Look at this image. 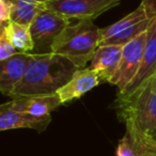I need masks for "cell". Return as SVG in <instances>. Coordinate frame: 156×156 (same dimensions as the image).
<instances>
[{"mask_svg":"<svg viewBox=\"0 0 156 156\" xmlns=\"http://www.w3.org/2000/svg\"><path fill=\"white\" fill-rule=\"evenodd\" d=\"M77 69L64 57L52 52L33 54L26 74L14 89L11 98L55 93L71 79Z\"/></svg>","mask_w":156,"mask_h":156,"instance_id":"obj_1","label":"cell"},{"mask_svg":"<svg viewBox=\"0 0 156 156\" xmlns=\"http://www.w3.org/2000/svg\"><path fill=\"white\" fill-rule=\"evenodd\" d=\"M100 42V28L94 20H83L69 25L54 41L51 52L64 57L77 69H85L92 60Z\"/></svg>","mask_w":156,"mask_h":156,"instance_id":"obj_2","label":"cell"},{"mask_svg":"<svg viewBox=\"0 0 156 156\" xmlns=\"http://www.w3.org/2000/svg\"><path fill=\"white\" fill-rule=\"evenodd\" d=\"M112 108L121 122H132L149 136L156 137V75L147 80L132 96L115 98Z\"/></svg>","mask_w":156,"mask_h":156,"instance_id":"obj_3","label":"cell"},{"mask_svg":"<svg viewBox=\"0 0 156 156\" xmlns=\"http://www.w3.org/2000/svg\"><path fill=\"white\" fill-rule=\"evenodd\" d=\"M154 18L150 17L141 5L136 10L130 12L118 22L108 27L100 29L98 46L103 45H121L124 46L147 32Z\"/></svg>","mask_w":156,"mask_h":156,"instance_id":"obj_4","label":"cell"},{"mask_svg":"<svg viewBox=\"0 0 156 156\" xmlns=\"http://www.w3.org/2000/svg\"><path fill=\"white\" fill-rule=\"evenodd\" d=\"M69 25L71 20L47 8L40 12L29 27L34 42V54L51 52L54 41Z\"/></svg>","mask_w":156,"mask_h":156,"instance_id":"obj_5","label":"cell"},{"mask_svg":"<svg viewBox=\"0 0 156 156\" xmlns=\"http://www.w3.org/2000/svg\"><path fill=\"white\" fill-rule=\"evenodd\" d=\"M122 0H48L46 8L61 14L67 20H94L105 12L113 9Z\"/></svg>","mask_w":156,"mask_h":156,"instance_id":"obj_6","label":"cell"},{"mask_svg":"<svg viewBox=\"0 0 156 156\" xmlns=\"http://www.w3.org/2000/svg\"><path fill=\"white\" fill-rule=\"evenodd\" d=\"M149 30V29H147ZM147 31L143 32L133 41L123 46L122 58L115 76L108 83L118 87V92H122L136 77L141 66L147 43Z\"/></svg>","mask_w":156,"mask_h":156,"instance_id":"obj_7","label":"cell"},{"mask_svg":"<svg viewBox=\"0 0 156 156\" xmlns=\"http://www.w3.org/2000/svg\"><path fill=\"white\" fill-rule=\"evenodd\" d=\"M156 75V17L153 20L147 30V43L141 66L133 81L123 90L118 92L117 98H127L132 96L143 83Z\"/></svg>","mask_w":156,"mask_h":156,"instance_id":"obj_8","label":"cell"},{"mask_svg":"<svg viewBox=\"0 0 156 156\" xmlns=\"http://www.w3.org/2000/svg\"><path fill=\"white\" fill-rule=\"evenodd\" d=\"M125 134L119 140L117 156H156V139L140 130L132 122H124Z\"/></svg>","mask_w":156,"mask_h":156,"instance_id":"obj_9","label":"cell"},{"mask_svg":"<svg viewBox=\"0 0 156 156\" xmlns=\"http://www.w3.org/2000/svg\"><path fill=\"white\" fill-rule=\"evenodd\" d=\"M33 54L17 52L7 60L0 61V92L11 98L23 80Z\"/></svg>","mask_w":156,"mask_h":156,"instance_id":"obj_10","label":"cell"},{"mask_svg":"<svg viewBox=\"0 0 156 156\" xmlns=\"http://www.w3.org/2000/svg\"><path fill=\"white\" fill-rule=\"evenodd\" d=\"M100 83V76L95 71H92L89 67L78 69L73 74L71 79L57 90L56 93L60 98L61 104L66 105L72 101L80 98L87 92L98 87Z\"/></svg>","mask_w":156,"mask_h":156,"instance_id":"obj_11","label":"cell"},{"mask_svg":"<svg viewBox=\"0 0 156 156\" xmlns=\"http://www.w3.org/2000/svg\"><path fill=\"white\" fill-rule=\"evenodd\" d=\"M51 122V115L35 117L30 113L23 112L13 109L9 102L0 106V130L16 129V128H30L42 133L47 128Z\"/></svg>","mask_w":156,"mask_h":156,"instance_id":"obj_12","label":"cell"},{"mask_svg":"<svg viewBox=\"0 0 156 156\" xmlns=\"http://www.w3.org/2000/svg\"><path fill=\"white\" fill-rule=\"evenodd\" d=\"M123 46L121 45H103L98 46L89 69L95 71L100 76L101 81L109 83L115 76L122 58Z\"/></svg>","mask_w":156,"mask_h":156,"instance_id":"obj_13","label":"cell"},{"mask_svg":"<svg viewBox=\"0 0 156 156\" xmlns=\"http://www.w3.org/2000/svg\"><path fill=\"white\" fill-rule=\"evenodd\" d=\"M9 104L15 110L30 113L35 117L50 115L51 111L62 105L56 92L49 94H39V95L14 98L11 102H9Z\"/></svg>","mask_w":156,"mask_h":156,"instance_id":"obj_14","label":"cell"},{"mask_svg":"<svg viewBox=\"0 0 156 156\" xmlns=\"http://www.w3.org/2000/svg\"><path fill=\"white\" fill-rule=\"evenodd\" d=\"M12 5L11 20L24 26L30 27L34 18L46 8L44 2L31 0H10Z\"/></svg>","mask_w":156,"mask_h":156,"instance_id":"obj_15","label":"cell"},{"mask_svg":"<svg viewBox=\"0 0 156 156\" xmlns=\"http://www.w3.org/2000/svg\"><path fill=\"white\" fill-rule=\"evenodd\" d=\"M2 24L5 25L8 35L18 52L30 54L32 50H34V42L29 27L17 24L12 20Z\"/></svg>","mask_w":156,"mask_h":156,"instance_id":"obj_16","label":"cell"},{"mask_svg":"<svg viewBox=\"0 0 156 156\" xmlns=\"http://www.w3.org/2000/svg\"><path fill=\"white\" fill-rule=\"evenodd\" d=\"M17 52V49L8 35L5 25L0 24V61L7 60Z\"/></svg>","mask_w":156,"mask_h":156,"instance_id":"obj_17","label":"cell"},{"mask_svg":"<svg viewBox=\"0 0 156 156\" xmlns=\"http://www.w3.org/2000/svg\"><path fill=\"white\" fill-rule=\"evenodd\" d=\"M12 5L10 0H0V23H8L11 20Z\"/></svg>","mask_w":156,"mask_h":156,"instance_id":"obj_18","label":"cell"},{"mask_svg":"<svg viewBox=\"0 0 156 156\" xmlns=\"http://www.w3.org/2000/svg\"><path fill=\"white\" fill-rule=\"evenodd\" d=\"M140 5L144 8L150 17H156V0H141Z\"/></svg>","mask_w":156,"mask_h":156,"instance_id":"obj_19","label":"cell"},{"mask_svg":"<svg viewBox=\"0 0 156 156\" xmlns=\"http://www.w3.org/2000/svg\"><path fill=\"white\" fill-rule=\"evenodd\" d=\"M31 1H35V2H47L48 0H31Z\"/></svg>","mask_w":156,"mask_h":156,"instance_id":"obj_20","label":"cell"},{"mask_svg":"<svg viewBox=\"0 0 156 156\" xmlns=\"http://www.w3.org/2000/svg\"><path fill=\"white\" fill-rule=\"evenodd\" d=\"M155 139H156V137H155Z\"/></svg>","mask_w":156,"mask_h":156,"instance_id":"obj_21","label":"cell"}]
</instances>
